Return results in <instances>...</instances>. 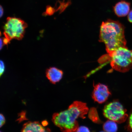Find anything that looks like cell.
<instances>
[{"mask_svg": "<svg viewBox=\"0 0 132 132\" xmlns=\"http://www.w3.org/2000/svg\"><path fill=\"white\" fill-rule=\"evenodd\" d=\"M128 18L129 21L130 22L132 23V10L129 13Z\"/></svg>", "mask_w": 132, "mask_h": 132, "instance_id": "obj_17", "label": "cell"}, {"mask_svg": "<svg viewBox=\"0 0 132 132\" xmlns=\"http://www.w3.org/2000/svg\"><path fill=\"white\" fill-rule=\"evenodd\" d=\"M5 122V118H4V115L3 114H1V124H0V125H1V127L3 125H4Z\"/></svg>", "mask_w": 132, "mask_h": 132, "instance_id": "obj_16", "label": "cell"}, {"mask_svg": "<svg viewBox=\"0 0 132 132\" xmlns=\"http://www.w3.org/2000/svg\"><path fill=\"white\" fill-rule=\"evenodd\" d=\"M58 1L59 3V5L58 6L56 4V8H55L56 12L59 11V12L61 13L65 10L66 8L69 5L70 3L69 2V1L67 2H64V1L63 2L60 1Z\"/></svg>", "mask_w": 132, "mask_h": 132, "instance_id": "obj_11", "label": "cell"}, {"mask_svg": "<svg viewBox=\"0 0 132 132\" xmlns=\"http://www.w3.org/2000/svg\"><path fill=\"white\" fill-rule=\"evenodd\" d=\"M88 110L86 103L76 101L68 109L54 113L52 120L63 132H76L79 127L77 119L79 118H85Z\"/></svg>", "mask_w": 132, "mask_h": 132, "instance_id": "obj_1", "label": "cell"}, {"mask_svg": "<svg viewBox=\"0 0 132 132\" xmlns=\"http://www.w3.org/2000/svg\"><path fill=\"white\" fill-rule=\"evenodd\" d=\"M56 11L55 8L50 6H47L46 7V11L43 13L44 16H51L53 15Z\"/></svg>", "mask_w": 132, "mask_h": 132, "instance_id": "obj_12", "label": "cell"}, {"mask_svg": "<svg viewBox=\"0 0 132 132\" xmlns=\"http://www.w3.org/2000/svg\"><path fill=\"white\" fill-rule=\"evenodd\" d=\"M127 110L118 101L111 102L105 105L103 114L109 120L119 123L124 122L128 118Z\"/></svg>", "mask_w": 132, "mask_h": 132, "instance_id": "obj_5", "label": "cell"}, {"mask_svg": "<svg viewBox=\"0 0 132 132\" xmlns=\"http://www.w3.org/2000/svg\"><path fill=\"white\" fill-rule=\"evenodd\" d=\"M103 129L105 132H117L118 129V126L116 122L109 120L104 123Z\"/></svg>", "mask_w": 132, "mask_h": 132, "instance_id": "obj_10", "label": "cell"}, {"mask_svg": "<svg viewBox=\"0 0 132 132\" xmlns=\"http://www.w3.org/2000/svg\"><path fill=\"white\" fill-rule=\"evenodd\" d=\"M126 128L129 132H132V110L128 116Z\"/></svg>", "mask_w": 132, "mask_h": 132, "instance_id": "obj_13", "label": "cell"}, {"mask_svg": "<svg viewBox=\"0 0 132 132\" xmlns=\"http://www.w3.org/2000/svg\"><path fill=\"white\" fill-rule=\"evenodd\" d=\"M46 130L38 122H29L24 125L21 132H45Z\"/></svg>", "mask_w": 132, "mask_h": 132, "instance_id": "obj_9", "label": "cell"}, {"mask_svg": "<svg viewBox=\"0 0 132 132\" xmlns=\"http://www.w3.org/2000/svg\"><path fill=\"white\" fill-rule=\"evenodd\" d=\"M76 132H90L89 129L86 127L82 126L79 127Z\"/></svg>", "mask_w": 132, "mask_h": 132, "instance_id": "obj_14", "label": "cell"}, {"mask_svg": "<svg viewBox=\"0 0 132 132\" xmlns=\"http://www.w3.org/2000/svg\"><path fill=\"white\" fill-rule=\"evenodd\" d=\"M100 41L105 44L108 54L120 47H126L124 26L118 21L108 19L103 21L100 26Z\"/></svg>", "mask_w": 132, "mask_h": 132, "instance_id": "obj_2", "label": "cell"}, {"mask_svg": "<svg viewBox=\"0 0 132 132\" xmlns=\"http://www.w3.org/2000/svg\"><path fill=\"white\" fill-rule=\"evenodd\" d=\"M109 55L110 65L114 70L125 72L132 69V50L126 47H120Z\"/></svg>", "mask_w": 132, "mask_h": 132, "instance_id": "obj_3", "label": "cell"}, {"mask_svg": "<svg viewBox=\"0 0 132 132\" xmlns=\"http://www.w3.org/2000/svg\"><path fill=\"white\" fill-rule=\"evenodd\" d=\"M4 43H3V39L1 38V49L2 48Z\"/></svg>", "mask_w": 132, "mask_h": 132, "instance_id": "obj_19", "label": "cell"}, {"mask_svg": "<svg viewBox=\"0 0 132 132\" xmlns=\"http://www.w3.org/2000/svg\"><path fill=\"white\" fill-rule=\"evenodd\" d=\"M5 67L4 63L3 61L1 60V72H0V74H1V76L2 75H3V73L5 71Z\"/></svg>", "mask_w": 132, "mask_h": 132, "instance_id": "obj_15", "label": "cell"}, {"mask_svg": "<svg viewBox=\"0 0 132 132\" xmlns=\"http://www.w3.org/2000/svg\"><path fill=\"white\" fill-rule=\"evenodd\" d=\"M94 89L92 94V98L96 102L102 104L106 102L111 93L107 86L103 84H98L94 85Z\"/></svg>", "mask_w": 132, "mask_h": 132, "instance_id": "obj_6", "label": "cell"}, {"mask_svg": "<svg viewBox=\"0 0 132 132\" xmlns=\"http://www.w3.org/2000/svg\"><path fill=\"white\" fill-rule=\"evenodd\" d=\"M63 72L55 67H51L46 71V77L53 84L60 81L62 78Z\"/></svg>", "mask_w": 132, "mask_h": 132, "instance_id": "obj_7", "label": "cell"}, {"mask_svg": "<svg viewBox=\"0 0 132 132\" xmlns=\"http://www.w3.org/2000/svg\"><path fill=\"white\" fill-rule=\"evenodd\" d=\"M100 132H105V131H101Z\"/></svg>", "mask_w": 132, "mask_h": 132, "instance_id": "obj_20", "label": "cell"}, {"mask_svg": "<svg viewBox=\"0 0 132 132\" xmlns=\"http://www.w3.org/2000/svg\"><path fill=\"white\" fill-rule=\"evenodd\" d=\"M0 8H1V11H0L1 14H0V15H1V18L3 16V14H4V9H3V8L1 5Z\"/></svg>", "mask_w": 132, "mask_h": 132, "instance_id": "obj_18", "label": "cell"}, {"mask_svg": "<svg viewBox=\"0 0 132 132\" xmlns=\"http://www.w3.org/2000/svg\"><path fill=\"white\" fill-rule=\"evenodd\" d=\"M27 26V23L20 18L8 17L3 27L5 37L10 42L13 39L21 40Z\"/></svg>", "mask_w": 132, "mask_h": 132, "instance_id": "obj_4", "label": "cell"}, {"mask_svg": "<svg viewBox=\"0 0 132 132\" xmlns=\"http://www.w3.org/2000/svg\"><path fill=\"white\" fill-rule=\"evenodd\" d=\"M130 6L129 3L124 1H120L114 6V12L118 17L126 16L129 12Z\"/></svg>", "mask_w": 132, "mask_h": 132, "instance_id": "obj_8", "label": "cell"}, {"mask_svg": "<svg viewBox=\"0 0 132 132\" xmlns=\"http://www.w3.org/2000/svg\"><path fill=\"white\" fill-rule=\"evenodd\" d=\"M1 132H2L1 131Z\"/></svg>", "mask_w": 132, "mask_h": 132, "instance_id": "obj_21", "label": "cell"}]
</instances>
